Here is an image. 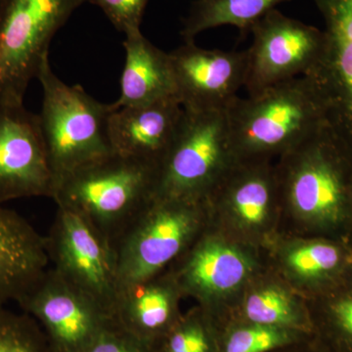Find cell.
I'll list each match as a JSON object with an SVG mask.
<instances>
[{
  "mask_svg": "<svg viewBox=\"0 0 352 352\" xmlns=\"http://www.w3.org/2000/svg\"><path fill=\"white\" fill-rule=\"evenodd\" d=\"M163 352H208L207 333L198 321L176 324L164 338Z\"/></svg>",
  "mask_w": 352,
  "mask_h": 352,
  "instance_id": "cell-26",
  "label": "cell"
},
{
  "mask_svg": "<svg viewBox=\"0 0 352 352\" xmlns=\"http://www.w3.org/2000/svg\"><path fill=\"white\" fill-rule=\"evenodd\" d=\"M17 303L38 322L53 352H83L117 324L113 315L51 267Z\"/></svg>",
  "mask_w": 352,
  "mask_h": 352,
  "instance_id": "cell-10",
  "label": "cell"
},
{
  "mask_svg": "<svg viewBox=\"0 0 352 352\" xmlns=\"http://www.w3.org/2000/svg\"><path fill=\"white\" fill-rule=\"evenodd\" d=\"M170 57L176 97L185 110H226L244 87L245 50H205L184 41Z\"/></svg>",
  "mask_w": 352,
  "mask_h": 352,
  "instance_id": "cell-12",
  "label": "cell"
},
{
  "mask_svg": "<svg viewBox=\"0 0 352 352\" xmlns=\"http://www.w3.org/2000/svg\"><path fill=\"white\" fill-rule=\"evenodd\" d=\"M100 8L118 31L126 34L141 31L140 25L149 0H87Z\"/></svg>",
  "mask_w": 352,
  "mask_h": 352,
  "instance_id": "cell-25",
  "label": "cell"
},
{
  "mask_svg": "<svg viewBox=\"0 0 352 352\" xmlns=\"http://www.w3.org/2000/svg\"><path fill=\"white\" fill-rule=\"evenodd\" d=\"M180 258L182 264L175 273L180 289L203 298L238 288L251 270L239 249L214 238L192 243Z\"/></svg>",
  "mask_w": 352,
  "mask_h": 352,
  "instance_id": "cell-17",
  "label": "cell"
},
{
  "mask_svg": "<svg viewBox=\"0 0 352 352\" xmlns=\"http://www.w3.org/2000/svg\"><path fill=\"white\" fill-rule=\"evenodd\" d=\"M286 1L289 0H196L183 21L182 38L195 41L201 32L222 25L250 31L266 14Z\"/></svg>",
  "mask_w": 352,
  "mask_h": 352,
  "instance_id": "cell-19",
  "label": "cell"
},
{
  "mask_svg": "<svg viewBox=\"0 0 352 352\" xmlns=\"http://www.w3.org/2000/svg\"><path fill=\"white\" fill-rule=\"evenodd\" d=\"M183 113L176 97L132 107L113 104L108 119L111 149L113 154L159 170L175 141Z\"/></svg>",
  "mask_w": 352,
  "mask_h": 352,
  "instance_id": "cell-14",
  "label": "cell"
},
{
  "mask_svg": "<svg viewBox=\"0 0 352 352\" xmlns=\"http://www.w3.org/2000/svg\"><path fill=\"white\" fill-rule=\"evenodd\" d=\"M250 32L252 43L245 50L244 85L248 95L307 76L323 51L322 30L289 18L277 9L258 20Z\"/></svg>",
  "mask_w": 352,
  "mask_h": 352,
  "instance_id": "cell-9",
  "label": "cell"
},
{
  "mask_svg": "<svg viewBox=\"0 0 352 352\" xmlns=\"http://www.w3.org/2000/svg\"><path fill=\"white\" fill-rule=\"evenodd\" d=\"M45 241L51 268L115 317L119 285L108 243L80 215L59 207Z\"/></svg>",
  "mask_w": 352,
  "mask_h": 352,
  "instance_id": "cell-8",
  "label": "cell"
},
{
  "mask_svg": "<svg viewBox=\"0 0 352 352\" xmlns=\"http://www.w3.org/2000/svg\"><path fill=\"white\" fill-rule=\"evenodd\" d=\"M87 0H0V104H23L51 41Z\"/></svg>",
  "mask_w": 352,
  "mask_h": 352,
  "instance_id": "cell-7",
  "label": "cell"
},
{
  "mask_svg": "<svg viewBox=\"0 0 352 352\" xmlns=\"http://www.w3.org/2000/svg\"><path fill=\"white\" fill-rule=\"evenodd\" d=\"M226 113L238 161L283 156L329 122L325 103L305 76L238 96Z\"/></svg>",
  "mask_w": 352,
  "mask_h": 352,
  "instance_id": "cell-2",
  "label": "cell"
},
{
  "mask_svg": "<svg viewBox=\"0 0 352 352\" xmlns=\"http://www.w3.org/2000/svg\"><path fill=\"white\" fill-rule=\"evenodd\" d=\"M324 303L329 330L340 352H352V265L333 282Z\"/></svg>",
  "mask_w": 352,
  "mask_h": 352,
  "instance_id": "cell-22",
  "label": "cell"
},
{
  "mask_svg": "<svg viewBox=\"0 0 352 352\" xmlns=\"http://www.w3.org/2000/svg\"><path fill=\"white\" fill-rule=\"evenodd\" d=\"M179 292L175 275L164 276L163 272L120 289L113 310L118 325L155 349V342L176 325Z\"/></svg>",
  "mask_w": 352,
  "mask_h": 352,
  "instance_id": "cell-16",
  "label": "cell"
},
{
  "mask_svg": "<svg viewBox=\"0 0 352 352\" xmlns=\"http://www.w3.org/2000/svg\"><path fill=\"white\" fill-rule=\"evenodd\" d=\"M351 252L340 241L320 238L292 250L287 263L300 278L330 286L349 270Z\"/></svg>",
  "mask_w": 352,
  "mask_h": 352,
  "instance_id": "cell-20",
  "label": "cell"
},
{
  "mask_svg": "<svg viewBox=\"0 0 352 352\" xmlns=\"http://www.w3.org/2000/svg\"><path fill=\"white\" fill-rule=\"evenodd\" d=\"M83 352H155V349L126 332L117 323Z\"/></svg>",
  "mask_w": 352,
  "mask_h": 352,
  "instance_id": "cell-27",
  "label": "cell"
},
{
  "mask_svg": "<svg viewBox=\"0 0 352 352\" xmlns=\"http://www.w3.org/2000/svg\"><path fill=\"white\" fill-rule=\"evenodd\" d=\"M36 78L43 92L39 122L56 189L67 176L112 154L108 119L113 104L101 103L80 85L60 80L50 57Z\"/></svg>",
  "mask_w": 352,
  "mask_h": 352,
  "instance_id": "cell-4",
  "label": "cell"
},
{
  "mask_svg": "<svg viewBox=\"0 0 352 352\" xmlns=\"http://www.w3.org/2000/svg\"><path fill=\"white\" fill-rule=\"evenodd\" d=\"M280 327L256 325L235 331L227 342L226 352H267L288 342Z\"/></svg>",
  "mask_w": 352,
  "mask_h": 352,
  "instance_id": "cell-24",
  "label": "cell"
},
{
  "mask_svg": "<svg viewBox=\"0 0 352 352\" xmlns=\"http://www.w3.org/2000/svg\"><path fill=\"white\" fill-rule=\"evenodd\" d=\"M238 162L226 110L184 109L159 170L156 196L205 201Z\"/></svg>",
  "mask_w": 352,
  "mask_h": 352,
  "instance_id": "cell-5",
  "label": "cell"
},
{
  "mask_svg": "<svg viewBox=\"0 0 352 352\" xmlns=\"http://www.w3.org/2000/svg\"><path fill=\"white\" fill-rule=\"evenodd\" d=\"M351 204H352V179H351Z\"/></svg>",
  "mask_w": 352,
  "mask_h": 352,
  "instance_id": "cell-28",
  "label": "cell"
},
{
  "mask_svg": "<svg viewBox=\"0 0 352 352\" xmlns=\"http://www.w3.org/2000/svg\"><path fill=\"white\" fill-rule=\"evenodd\" d=\"M282 157L278 183L289 207L339 241L352 229V146L328 122Z\"/></svg>",
  "mask_w": 352,
  "mask_h": 352,
  "instance_id": "cell-1",
  "label": "cell"
},
{
  "mask_svg": "<svg viewBox=\"0 0 352 352\" xmlns=\"http://www.w3.org/2000/svg\"><path fill=\"white\" fill-rule=\"evenodd\" d=\"M325 29L320 59L308 74L328 122L352 146V0H314Z\"/></svg>",
  "mask_w": 352,
  "mask_h": 352,
  "instance_id": "cell-13",
  "label": "cell"
},
{
  "mask_svg": "<svg viewBox=\"0 0 352 352\" xmlns=\"http://www.w3.org/2000/svg\"><path fill=\"white\" fill-rule=\"evenodd\" d=\"M351 258H352V256H351Z\"/></svg>",
  "mask_w": 352,
  "mask_h": 352,
  "instance_id": "cell-29",
  "label": "cell"
},
{
  "mask_svg": "<svg viewBox=\"0 0 352 352\" xmlns=\"http://www.w3.org/2000/svg\"><path fill=\"white\" fill-rule=\"evenodd\" d=\"M120 94L116 107L145 105L176 97L170 53L157 48L141 31L126 34ZM177 98V97H176Z\"/></svg>",
  "mask_w": 352,
  "mask_h": 352,
  "instance_id": "cell-18",
  "label": "cell"
},
{
  "mask_svg": "<svg viewBox=\"0 0 352 352\" xmlns=\"http://www.w3.org/2000/svg\"><path fill=\"white\" fill-rule=\"evenodd\" d=\"M54 177L38 115L23 104H0V206L17 199L53 198Z\"/></svg>",
  "mask_w": 352,
  "mask_h": 352,
  "instance_id": "cell-11",
  "label": "cell"
},
{
  "mask_svg": "<svg viewBox=\"0 0 352 352\" xmlns=\"http://www.w3.org/2000/svg\"><path fill=\"white\" fill-rule=\"evenodd\" d=\"M45 236L0 206V307L19 302L50 267Z\"/></svg>",
  "mask_w": 352,
  "mask_h": 352,
  "instance_id": "cell-15",
  "label": "cell"
},
{
  "mask_svg": "<svg viewBox=\"0 0 352 352\" xmlns=\"http://www.w3.org/2000/svg\"><path fill=\"white\" fill-rule=\"evenodd\" d=\"M0 352H53L38 322L0 307Z\"/></svg>",
  "mask_w": 352,
  "mask_h": 352,
  "instance_id": "cell-21",
  "label": "cell"
},
{
  "mask_svg": "<svg viewBox=\"0 0 352 352\" xmlns=\"http://www.w3.org/2000/svg\"><path fill=\"white\" fill-rule=\"evenodd\" d=\"M248 319L256 325L280 327L296 322V311L288 294L277 288L261 289L248 298L245 307Z\"/></svg>",
  "mask_w": 352,
  "mask_h": 352,
  "instance_id": "cell-23",
  "label": "cell"
},
{
  "mask_svg": "<svg viewBox=\"0 0 352 352\" xmlns=\"http://www.w3.org/2000/svg\"><path fill=\"white\" fill-rule=\"evenodd\" d=\"M201 219V201L155 196L112 245L119 291L179 258L198 235Z\"/></svg>",
  "mask_w": 352,
  "mask_h": 352,
  "instance_id": "cell-6",
  "label": "cell"
},
{
  "mask_svg": "<svg viewBox=\"0 0 352 352\" xmlns=\"http://www.w3.org/2000/svg\"><path fill=\"white\" fill-rule=\"evenodd\" d=\"M157 175L156 168L112 153L64 178L52 199L112 248L156 196Z\"/></svg>",
  "mask_w": 352,
  "mask_h": 352,
  "instance_id": "cell-3",
  "label": "cell"
}]
</instances>
